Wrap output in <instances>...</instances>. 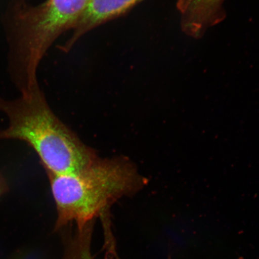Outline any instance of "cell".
<instances>
[{
    "label": "cell",
    "instance_id": "6",
    "mask_svg": "<svg viewBox=\"0 0 259 259\" xmlns=\"http://www.w3.org/2000/svg\"><path fill=\"white\" fill-rule=\"evenodd\" d=\"M93 228V222L64 236L62 259H94L91 251Z\"/></svg>",
    "mask_w": 259,
    "mask_h": 259
},
{
    "label": "cell",
    "instance_id": "3",
    "mask_svg": "<svg viewBox=\"0 0 259 259\" xmlns=\"http://www.w3.org/2000/svg\"><path fill=\"white\" fill-rule=\"evenodd\" d=\"M56 203L58 231L75 223L82 228L122 197L138 192L145 180L124 158L97 159L76 172L48 174Z\"/></svg>",
    "mask_w": 259,
    "mask_h": 259
},
{
    "label": "cell",
    "instance_id": "4",
    "mask_svg": "<svg viewBox=\"0 0 259 259\" xmlns=\"http://www.w3.org/2000/svg\"><path fill=\"white\" fill-rule=\"evenodd\" d=\"M144 0H90L72 34L63 47L67 53L81 37L99 26L127 14Z\"/></svg>",
    "mask_w": 259,
    "mask_h": 259
},
{
    "label": "cell",
    "instance_id": "7",
    "mask_svg": "<svg viewBox=\"0 0 259 259\" xmlns=\"http://www.w3.org/2000/svg\"><path fill=\"white\" fill-rule=\"evenodd\" d=\"M9 186L6 178L2 173H0V197L8 193Z\"/></svg>",
    "mask_w": 259,
    "mask_h": 259
},
{
    "label": "cell",
    "instance_id": "1",
    "mask_svg": "<svg viewBox=\"0 0 259 259\" xmlns=\"http://www.w3.org/2000/svg\"><path fill=\"white\" fill-rule=\"evenodd\" d=\"M90 0H46L37 6L12 0L5 25L9 45V72L19 92L38 87L42 58L55 41L73 30Z\"/></svg>",
    "mask_w": 259,
    "mask_h": 259
},
{
    "label": "cell",
    "instance_id": "5",
    "mask_svg": "<svg viewBox=\"0 0 259 259\" xmlns=\"http://www.w3.org/2000/svg\"><path fill=\"white\" fill-rule=\"evenodd\" d=\"M224 0H178V7L183 15L184 29L188 33L197 35L222 19Z\"/></svg>",
    "mask_w": 259,
    "mask_h": 259
},
{
    "label": "cell",
    "instance_id": "8",
    "mask_svg": "<svg viewBox=\"0 0 259 259\" xmlns=\"http://www.w3.org/2000/svg\"><path fill=\"white\" fill-rule=\"evenodd\" d=\"M167 259H171V257L169 256Z\"/></svg>",
    "mask_w": 259,
    "mask_h": 259
},
{
    "label": "cell",
    "instance_id": "2",
    "mask_svg": "<svg viewBox=\"0 0 259 259\" xmlns=\"http://www.w3.org/2000/svg\"><path fill=\"white\" fill-rule=\"evenodd\" d=\"M0 111L9 119L8 127L0 131V140L25 142L47 174L76 172L98 158L55 114L40 87L14 100L0 98Z\"/></svg>",
    "mask_w": 259,
    "mask_h": 259
}]
</instances>
